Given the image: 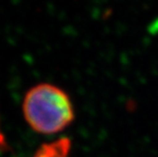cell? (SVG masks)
Masks as SVG:
<instances>
[{"mask_svg":"<svg viewBox=\"0 0 158 157\" xmlns=\"http://www.w3.org/2000/svg\"><path fill=\"white\" fill-rule=\"evenodd\" d=\"M23 113L28 125L43 135L63 132L76 116L68 93L49 83L37 84L28 90L23 97Z\"/></svg>","mask_w":158,"mask_h":157,"instance_id":"obj_1","label":"cell"},{"mask_svg":"<svg viewBox=\"0 0 158 157\" xmlns=\"http://www.w3.org/2000/svg\"><path fill=\"white\" fill-rule=\"evenodd\" d=\"M72 141L66 137L43 144L32 157H69Z\"/></svg>","mask_w":158,"mask_h":157,"instance_id":"obj_2","label":"cell"},{"mask_svg":"<svg viewBox=\"0 0 158 157\" xmlns=\"http://www.w3.org/2000/svg\"><path fill=\"white\" fill-rule=\"evenodd\" d=\"M7 151H9V146L7 141H6L4 134L1 131V126H0V152H7Z\"/></svg>","mask_w":158,"mask_h":157,"instance_id":"obj_3","label":"cell"}]
</instances>
